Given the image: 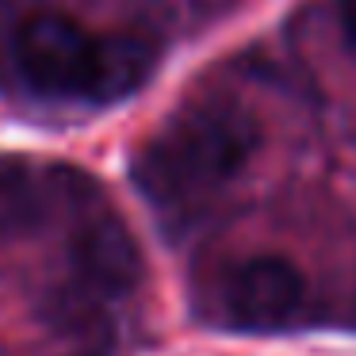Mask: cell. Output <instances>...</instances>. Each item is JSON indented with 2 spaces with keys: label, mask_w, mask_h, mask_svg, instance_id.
I'll return each instance as SVG.
<instances>
[{
  "label": "cell",
  "mask_w": 356,
  "mask_h": 356,
  "mask_svg": "<svg viewBox=\"0 0 356 356\" xmlns=\"http://www.w3.org/2000/svg\"><path fill=\"white\" fill-rule=\"evenodd\" d=\"M16 70L27 88L50 100H88L100 62V35L81 19L39 8L16 27Z\"/></svg>",
  "instance_id": "obj_2"
},
{
  "label": "cell",
  "mask_w": 356,
  "mask_h": 356,
  "mask_svg": "<svg viewBox=\"0 0 356 356\" xmlns=\"http://www.w3.org/2000/svg\"><path fill=\"white\" fill-rule=\"evenodd\" d=\"M261 149V123L234 96L184 104L134 161L142 195L165 215H188L222 192Z\"/></svg>",
  "instance_id": "obj_1"
},
{
  "label": "cell",
  "mask_w": 356,
  "mask_h": 356,
  "mask_svg": "<svg viewBox=\"0 0 356 356\" xmlns=\"http://www.w3.org/2000/svg\"><path fill=\"white\" fill-rule=\"evenodd\" d=\"M157 65V47L138 31H115L100 39V62L92 81V104H111L131 96Z\"/></svg>",
  "instance_id": "obj_5"
},
{
  "label": "cell",
  "mask_w": 356,
  "mask_h": 356,
  "mask_svg": "<svg viewBox=\"0 0 356 356\" xmlns=\"http://www.w3.org/2000/svg\"><path fill=\"white\" fill-rule=\"evenodd\" d=\"M54 184L27 161H0V234H31L50 218Z\"/></svg>",
  "instance_id": "obj_7"
},
{
  "label": "cell",
  "mask_w": 356,
  "mask_h": 356,
  "mask_svg": "<svg viewBox=\"0 0 356 356\" xmlns=\"http://www.w3.org/2000/svg\"><path fill=\"white\" fill-rule=\"evenodd\" d=\"M73 280L96 295H127L142 276V253L127 222L111 211H92L77 222L70 238Z\"/></svg>",
  "instance_id": "obj_4"
},
{
  "label": "cell",
  "mask_w": 356,
  "mask_h": 356,
  "mask_svg": "<svg viewBox=\"0 0 356 356\" xmlns=\"http://www.w3.org/2000/svg\"><path fill=\"white\" fill-rule=\"evenodd\" d=\"M226 314L241 330H280L307 302V280L299 264L280 253L245 257L226 276Z\"/></svg>",
  "instance_id": "obj_3"
},
{
  "label": "cell",
  "mask_w": 356,
  "mask_h": 356,
  "mask_svg": "<svg viewBox=\"0 0 356 356\" xmlns=\"http://www.w3.org/2000/svg\"><path fill=\"white\" fill-rule=\"evenodd\" d=\"M47 322L73 348H81V356H100L111 341V322H108V310H104V295H96L92 287L77 284V280L54 287V295L47 299Z\"/></svg>",
  "instance_id": "obj_6"
},
{
  "label": "cell",
  "mask_w": 356,
  "mask_h": 356,
  "mask_svg": "<svg viewBox=\"0 0 356 356\" xmlns=\"http://www.w3.org/2000/svg\"><path fill=\"white\" fill-rule=\"evenodd\" d=\"M337 16H341V27L348 31V39H356V0H341Z\"/></svg>",
  "instance_id": "obj_8"
}]
</instances>
